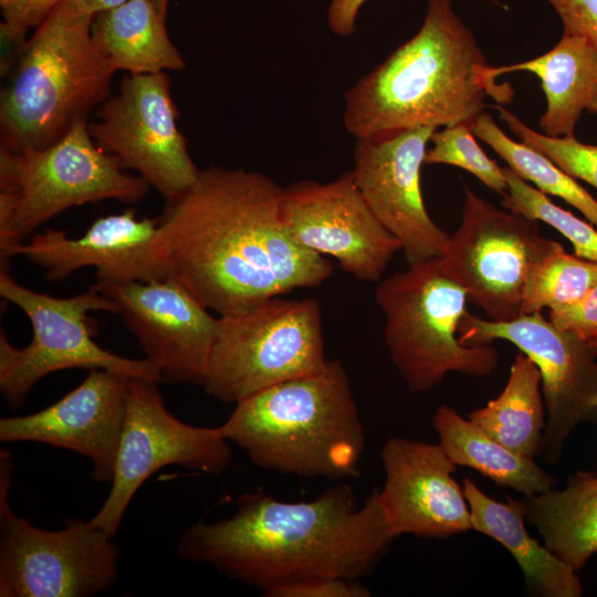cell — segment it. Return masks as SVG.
<instances>
[{"mask_svg": "<svg viewBox=\"0 0 597 597\" xmlns=\"http://www.w3.org/2000/svg\"><path fill=\"white\" fill-rule=\"evenodd\" d=\"M219 427L261 469L328 480L360 474L365 431L339 360L238 401Z\"/></svg>", "mask_w": 597, "mask_h": 597, "instance_id": "cell-4", "label": "cell"}, {"mask_svg": "<svg viewBox=\"0 0 597 597\" xmlns=\"http://www.w3.org/2000/svg\"><path fill=\"white\" fill-rule=\"evenodd\" d=\"M128 376L88 370L84 380L54 404L24 416L0 419V441L40 442L86 457L91 476L111 483L122 436Z\"/></svg>", "mask_w": 597, "mask_h": 597, "instance_id": "cell-19", "label": "cell"}, {"mask_svg": "<svg viewBox=\"0 0 597 597\" xmlns=\"http://www.w3.org/2000/svg\"><path fill=\"white\" fill-rule=\"evenodd\" d=\"M458 336L467 346L510 342L536 364L546 409L542 449L546 461H558L578 425L597 421V347L590 341L555 326L542 312L496 322L468 311Z\"/></svg>", "mask_w": 597, "mask_h": 597, "instance_id": "cell-13", "label": "cell"}, {"mask_svg": "<svg viewBox=\"0 0 597 597\" xmlns=\"http://www.w3.org/2000/svg\"><path fill=\"white\" fill-rule=\"evenodd\" d=\"M469 419L507 449L531 458L540 454L546 409L536 364L524 353H517L503 390L471 411Z\"/></svg>", "mask_w": 597, "mask_h": 597, "instance_id": "cell-26", "label": "cell"}, {"mask_svg": "<svg viewBox=\"0 0 597 597\" xmlns=\"http://www.w3.org/2000/svg\"><path fill=\"white\" fill-rule=\"evenodd\" d=\"M436 128L418 127L357 139L350 170L365 201L401 244L408 264L442 254L449 235L429 216L420 172Z\"/></svg>", "mask_w": 597, "mask_h": 597, "instance_id": "cell-18", "label": "cell"}, {"mask_svg": "<svg viewBox=\"0 0 597 597\" xmlns=\"http://www.w3.org/2000/svg\"><path fill=\"white\" fill-rule=\"evenodd\" d=\"M470 127L516 175L532 182L545 195L558 197L577 209L597 228V199L554 161L525 143L510 138L488 112H482Z\"/></svg>", "mask_w": 597, "mask_h": 597, "instance_id": "cell-27", "label": "cell"}, {"mask_svg": "<svg viewBox=\"0 0 597 597\" xmlns=\"http://www.w3.org/2000/svg\"><path fill=\"white\" fill-rule=\"evenodd\" d=\"M548 320L585 339H597V283L577 302L549 310Z\"/></svg>", "mask_w": 597, "mask_h": 597, "instance_id": "cell-33", "label": "cell"}, {"mask_svg": "<svg viewBox=\"0 0 597 597\" xmlns=\"http://www.w3.org/2000/svg\"><path fill=\"white\" fill-rule=\"evenodd\" d=\"M597 283V263L567 253L555 241L528 270L521 315L554 310L580 300Z\"/></svg>", "mask_w": 597, "mask_h": 597, "instance_id": "cell-28", "label": "cell"}, {"mask_svg": "<svg viewBox=\"0 0 597 597\" xmlns=\"http://www.w3.org/2000/svg\"><path fill=\"white\" fill-rule=\"evenodd\" d=\"M370 590L359 579L320 577L274 591L270 597H369Z\"/></svg>", "mask_w": 597, "mask_h": 597, "instance_id": "cell-34", "label": "cell"}, {"mask_svg": "<svg viewBox=\"0 0 597 597\" xmlns=\"http://www.w3.org/2000/svg\"><path fill=\"white\" fill-rule=\"evenodd\" d=\"M164 383L201 385L218 317L175 274L146 282L96 283Z\"/></svg>", "mask_w": 597, "mask_h": 597, "instance_id": "cell-16", "label": "cell"}, {"mask_svg": "<svg viewBox=\"0 0 597 597\" xmlns=\"http://www.w3.org/2000/svg\"><path fill=\"white\" fill-rule=\"evenodd\" d=\"M385 483L378 498L395 536L447 538L472 528L455 464L439 443L389 438L381 449Z\"/></svg>", "mask_w": 597, "mask_h": 597, "instance_id": "cell-20", "label": "cell"}, {"mask_svg": "<svg viewBox=\"0 0 597 597\" xmlns=\"http://www.w3.org/2000/svg\"><path fill=\"white\" fill-rule=\"evenodd\" d=\"M431 420L438 443L455 465L471 468L496 485L524 496L552 489L553 479L534 458L507 449L454 408L439 406Z\"/></svg>", "mask_w": 597, "mask_h": 597, "instance_id": "cell-25", "label": "cell"}, {"mask_svg": "<svg viewBox=\"0 0 597 597\" xmlns=\"http://www.w3.org/2000/svg\"><path fill=\"white\" fill-rule=\"evenodd\" d=\"M170 87L167 72L127 74L118 93L88 123L95 144L115 156L124 169L137 171L165 199L191 186L200 170L178 129L179 113Z\"/></svg>", "mask_w": 597, "mask_h": 597, "instance_id": "cell-14", "label": "cell"}, {"mask_svg": "<svg viewBox=\"0 0 597 597\" xmlns=\"http://www.w3.org/2000/svg\"><path fill=\"white\" fill-rule=\"evenodd\" d=\"M395 537L378 490L358 505L354 490L343 483L312 501L286 502L262 490L244 493L230 517L187 527L177 553L270 597L313 578L359 579Z\"/></svg>", "mask_w": 597, "mask_h": 597, "instance_id": "cell-2", "label": "cell"}, {"mask_svg": "<svg viewBox=\"0 0 597 597\" xmlns=\"http://www.w3.org/2000/svg\"><path fill=\"white\" fill-rule=\"evenodd\" d=\"M160 14L166 18L169 0H154Z\"/></svg>", "mask_w": 597, "mask_h": 597, "instance_id": "cell-38", "label": "cell"}, {"mask_svg": "<svg viewBox=\"0 0 597 597\" xmlns=\"http://www.w3.org/2000/svg\"><path fill=\"white\" fill-rule=\"evenodd\" d=\"M165 21L154 0H128L96 13L91 34L115 72L181 71L186 62L171 42Z\"/></svg>", "mask_w": 597, "mask_h": 597, "instance_id": "cell-23", "label": "cell"}, {"mask_svg": "<svg viewBox=\"0 0 597 597\" xmlns=\"http://www.w3.org/2000/svg\"><path fill=\"white\" fill-rule=\"evenodd\" d=\"M62 0H0L1 42L4 44L1 71L14 63L30 29L38 28Z\"/></svg>", "mask_w": 597, "mask_h": 597, "instance_id": "cell-32", "label": "cell"}, {"mask_svg": "<svg viewBox=\"0 0 597 597\" xmlns=\"http://www.w3.org/2000/svg\"><path fill=\"white\" fill-rule=\"evenodd\" d=\"M472 528L505 547L519 564L531 593L542 597H579L582 583L576 570L541 545L526 530L523 500L492 499L473 480L462 481Z\"/></svg>", "mask_w": 597, "mask_h": 597, "instance_id": "cell-22", "label": "cell"}, {"mask_svg": "<svg viewBox=\"0 0 597 597\" xmlns=\"http://www.w3.org/2000/svg\"><path fill=\"white\" fill-rule=\"evenodd\" d=\"M503 172L507 182L503 208L551 226L572 243L576 255L597 263V228L593 223L555 205L507 166Z\"/></svg>", "mask_w": 597, "mask_h": 597, "instance_id": "cell-29", "label": "cell"}, {"mask_svg": "<svg viewBox=\"0 0 597 597\" xmlns=\"http://www.w3.org/2000/svg\"><path fill=\"white\" fill-rule=\"evenodd\" d=\"M0 296L19 307L32 327V338L22 348L13 346L0 331V391L10 409H19L42 378L64 369L101 368L163 383L146 358L114 354L94 341L95 325L88 314H117L115 302L96 284L81 294L56 297L18 283L10 270H0Z\"/></svg>", "mask_w": 597, "mask_h": 597, "instance_id": "cell-9", "label": "cell"}, {"mask_svg": "<svg viewBox=\"0 0 597 597\" xmlns=\"http://www.w3.org/2000/svg\"><path fill=\"white\" fill-rule=\"evenodd\" d=\"M491 65L452 0H428L422 25L345 95L343 122L356 139L418 127L471 123L484 100L510 103L513 90Z\"/></svg>", "mask_w": 597, "mask_h": 597, "instance_id": "cell-3", "label": "cell"}, {"mask_svg": "<svg viewBox=\"0 0 597 597\" xmlns=\"http://www.w3.org/2000/svg\"><path fill=\"white\" fill-rule=\"evenodd\" d=\"M463 188L461 222L439 256L441 266L489 320L512 321L521 315L528 270L555 241L541 233L538 221Z\"/></svg>", "mask_w": 597, "mask_h": 597, "instance_id": "cell-12", "label": "cell"}, {"mask_svg": "<svg viewBox=\"0 0 597 597\" xmlns=\"http://www.w3.org/2000/svg\"><path fill=\"white\" fill-rule=\"evenodd\" d=\"M156 381L129 377L126 412L109 492L91 522L114 537L136 492L155 472L179 465L217 475L230 464L220 427L186 423L167 408Z\"/></svg>", "mask_w": 597, "mask_h": 597, "instance_id": "cell-11", "label": "cell"}, {"mask_svg": "<svg viewBox=\"0 0 597 597\" xmlns=\"http://www.w3.org/2000/svg\"><path fill=\"white\" fill-rule=\"evenodd\" d=\"M366 0H331L327 10L329 30L338 36L355 32L356 18Z\"/></svg>", "mask_w": 597, "mask_h": 597, "instance_id": "cell-36", "label": "cell"}, {"mask_svg": "<svg viewBox=\"0 0 597 597\" xmlns=\"http://www.w3.org/2000/svg\"><path fill=\"white\" fill-rule=\"evenodd\" d=\"M149 187L95 144L88 121L42 149L0 148V270H10L12 248L65 210L103 200L137 203Z\"/></svg>", "mask_w": 597, "mask_h": 597, "instance_id": "cell-6", "label": "cell"}, {"mask_svg": "<svg viewBox=\"0 0 597 597\" xmlns=\"http://www.w3.org/2000/svg\"><path fill=\"white\" fill-rule=\"evenodd\" d=\"M40 265L50 282H61L82 268L96 269L101 284H123L172 274L159 219L137 217L135 209L97 218L77 238L46 229L8 253Z\"/></svg>", "mask_w": 597, "mask_h": 597, "instance_id": "cell-17", "label": "cell"}, {"mask_svg": "<svg viewBox=\"0 0 597 597\" xmlns=\"http://www.w3.org/2000/svg\"><path fill=\"white\" fill-rule=\"evenodd\" d=\"M562 20L563 33L577 34L597 49V0H547Z\"/></svg>", "mask_w": 597, "mask_h": 597, "instance_id": "cell-35", "label": "cell"}, {"mask_svg": "<svg viewBox=\"0 0 597 597\" xmlns=\"http://www.w3.org/2000/svg\"><path fill=\"white\" fill-rule=\"evenodd\" d=\"M282 196L264 174L212 166L166 199L158 219L172 274L209 310L237 314L333 274L290 235Z\"/></svg>", "mask_w": 597, "mask_h": 597, "instance_id": "cell-1", "label": "cell"}, {"mask_svg": "<svg viewBox=\"0 0 597 597\" xmlns=\"http://www.w3.org/2000/svg\"><path fill=\"white\" fill-rule=\"evenodd\" d=\"M544 545L576 572L597 553V473L578 472L564 489L523 500Z\"/></svg>", "mask_w": 597, "mask_h": 597, "instance_id": "cell-24", "label": "cell"}, {"mask_svg": "<svg viewBox=\"0 0 597 597\" xmlns=\"http://www.w3.org/2000/svg\"><path fill=\"white\" fill-rule=\"evenodd\" d=\"M525 71L541 81L546 108L540 127L552 137L575 136L584 112L597 114V49L585 38L563 33L546 53L530 61L491 66L490 75Z\"/></svg>", "mask_w": 597, "mask_h": 597, "instance_id": "cell-21", "label": "cell"}, {"mask_svg": "<svg viewBox=\"0 0 597 597\" xmlns=\"http://www.w3.org/2000/svg\"><path fill=\"white\" fill-rule=\"evenodd\" d=\"M375 301L385 318V346L409 390L429 391L450 373L486 377L495 370L500 356L491 344L467 346L459 339L469 296L439 256L380 280Z\"/></svg>", "mask_w": 597, "mask_h": 597, "instance_id": "cell-7", "label": "cell"}, {"mask_svg": "<svg viewBox=\"0 0 597 597\" xmlns=\"http://www.w3.org/2000/svg\"><path fill=\"white\" fill-rule=\"evenodd\" d=\"M500 118L523 143L538 150L573 178L597 190V145L579 142L575 136L552 137L528 127L502 106L495 107Z\"/></svg>", "mask_w": 597, "mask_h": 597, "instance_id": "cell-31", "label": "cell"}, {"mask_svg": "<svg viewBox=\"0 0 597 597\" xmlns=\"http://www.w3.org/2000/svg\"><path fill=\"white\" fill-rule=\"evenodd\" d=\"M92 20L62 0L24 42L0 94V148L49 147L111 96L115 70Z\"/></svg>", "mask_w": 597, "mask_h": 597, "instance_id": "cell-5", "label": "cell"}, {"mask_svg": "<svg viewBox=\"0 0 597 597\" xmlns=\"http://www.w3.org/2000/svg\"><path fill=\"white\" fill-rule=\"evenodd\" d=\"M427 149L425 165H450L462 168L478 178L485 187L501 196L507 192V182L496 161L480 147L469 123L434 130Z\"/></svg>", "mask_w": 597, "mask_h": 597, "instance_id": "cell-30", "label": "cell"}, {"mask_svg": "<svg viewBox=\"0 0 597 597\" xmlns=\"http://www.w3.org/2000/svg\"><path fill=\"white\" fill-rule=\"evenodd\" d=\"M12 455L0 452V597H86L118 578L119 548L91 520L71 517L44 530L9 504Z\"/></svg>", "mask_w": 597, "mask_h": 597, "instance_id": "cell-10", "label": "cell"}, {"mask_svg": "<svg viewBox=\"0 0 597 597\" xmlns=\"http://www.w3.org/2000/svg\"><path fill=\"white\" fill-rule=\"evenodd\" d=\"M75 9L95 15L98 12L116 8L128 0H65Z\"/></svg>", "mask_w": 597, "mask_h": 597, "instance_id": "cell-37", "label": "cell"}, {"mask_svg": "<svg viewBox=\"0 0 597 597\" xmlns=\"http://www.w3.org/2000/svg\"><path fill=\"white\" fill-rule=\"evenodd\" d=\"M282 296L237 314L219 315L201 384L210 397L235 405L325 367L328 359L317 301Z\"/></svg>", "mask_w": 597, "mask_h": 597, "instance_id": "cell-8", "label": "cell"}, {"mask_svg": "<svg viewBox=\"0 0 597 597\" xmlns=\"http://www.w3.org/2000/svg\"><path fill=\"white\" fill-rule=\"evenodd\" d=\"M597 347V339L590 341ZM595 406L597 407V397L595 399Z\"/></svg>", "mask_w": 597, "mask_h": 597, "instance_id": "cell-39", "label": "cell"}, {"mask_svg": "<svg viewBox=\"0 0 597 597\" xmlns=\"http://www.w3.org/2000/svg\"><path fill=\"white\" fill-rule=\"evenodd\" d=\"M281 213L296 243L334 258L358 281L379 282L401 250L365 201L352 171L328 182L302 180L283 188Z\"/></svg>", "mask_w": 597, "mask_h": 597, "instance_id": "cell-15", "label": "cell"}]
</instances>
